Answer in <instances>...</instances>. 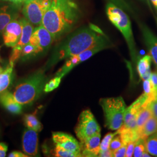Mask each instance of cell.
Returning a JSON list of instances; mask_svg holds the SVG:
<instances>
[{
  "instance_id": "cell-1",
  "label": "cell",
  "mask_w": 157,
  "mask_h": 157,
  "mask_svg": "<svg viewBox=\"0 0 157 157\" xmlns=\"http://www.w3.org/2000/svg\"><path fill=\"white\" fill-rule=\"evenodd\" d=\"M108 41L109 40L107 36L95 25L90 24L83 26L71 34L67 39L56 47L49 64L52 65Z\"/></svg>"
},
{
  "instance_id": "cell-2",
  "label": "cell",
  "mask_w": 157,
  "mask_h": 157,
  "mask_svg": "<svg viewBox=\"0 0 157 157\" xmlns=\"http://www.w3.org/2000/svg\"><path fill=\"white\" fill-rule=\"evenodd\" d=\"M80 17V11L74 0H50L41 24L56 40L75 27Z\"/></svg>"
},
{
  "instance_id": "cell-3",
  "label": "cell",
  "mask_w": 157,
  "mask_h": 157,
  "mask_svg": "<svg viewBox=\"0 0 157 157\" xmlns=\"http://www.w3.org/2000/svg\"><path fill=\"white\" fill-rule=\"evenodd\" d=\"M105 11L109 21L123 35L128 46L132 61L133 62L136 61L137 59V51L128 15L123 10L111 2H108Z\"/></svg>"
},
{
  "instance_id": "cell-4",
  "label": "cell",
  "mask_w": 157,
  "mask_h": 157,
  "mask_svg": "<svg viewBox=\"0 0 157 157\" xmlns=\"http://www.w3.org/2000/svg\"><path fill=\"white\" fill-rule=\"evenodd\" d=\"M45 84V74L42 71H38L17 84L13 95L22 105L31 104L39 97Z\"/></svg>"
},
{
  "instance_id": "cell-5",
  "label": "cell",
  "mask_w": 157,
  "mask_h": 157,
  "mask_svg": "<svg viewBox=\"0 0 157 157\" xmlns=\"http://www.w3.org/2000/svg\"><path fill=\"white\" fill-rule=\"evenodd\" d=\"M105 117V126L112 130H117L124 124L126 105L124 98L119 96L101 98L99 101Z\"/></svg>"
},
{
  "instance_id": "cell-6",
  "label": "cell",
  "mask_w": 157,
  "mask_h": 157,
  "mask_svg": "<svg viewBox=\"0 0 157 157\" xmlns=\"http://www.w3.org/2000/svg\"><path fill=\"white\" fill-rule=\"evenodd\" d=\"M97 133H101V128L94 116L89 109L80 113L75 128V133L80 142Z\"/></svg>"
},
{
  "instance_id": "cell-7",
  "label": "cell",
  "mask_w": 157,
  "mask_h": 157,
  "mask_svg": "<svg viewBox=\"0 0 157 157\" xmlns=\"http://www.w3.org/2000/svg\"><path fill=\"white\" fill-rule=\"evenodd\" d=\"M111 46V44L110 41H108L95 45L78 54L68 58L62 67L60 68L56 72V76H60L62 78L64 76L69 73L73 67L78 65L80 63L87 60L91 56L95 55V54L108 48Z\"/></svg>"
},
{
  "instance_id": "cell-8",
  "label": "cell",
  "mask_w": 157,
  "mask_h": 157,
  "mask_svg": "<svg viewBox=\"0 0 157 157\" xmlns=\"http://www.w3.org/2000/svg\"><path fill=\"white\" fill-rule=\"evenodd\" d=\"M49 2L50 0H33L24 3L22 10L24 17L34 26L41 25Z\"/></svg>"
},
{
  "instance_id": "cell-9",
  "label": "cell",
  "mask_w": 157,
  "mask_h": 157,
  "mask_svg": "<svg viewBox=\"0 0 157 157\" xmlns=\"http://www.w3.org/2000/svg\"><path fill=\"white\" fill-rule=\"evenodd\" d=\"M148 102V96L144 93L141 95L129 107H127L124 124L119 129L129 130H136L137 119L141 109L149 105Z\"/></svg>"
},
{
  "instance_id": "cell-10",
  "label": "cell",
  "mask_w": 157,
  "mask_h": 157,
  "mask_svg": "<svg viewBox=\"0 0 157 157\" xmlns=\"http://www.w3.org/2000/svg\"><path fill=\"white\" fill-rule=\"evenodd\" d=\"M22 23V30L21 38L17 42L16 45L12 48L11 55L10 58L9 64L12 67H14V65L17 60L21 57L22 51L24 46L26 45L29 43L32 34L33 33L34 30V25L24 17L21 18Z\"/></svg>"
},
{
  "instance_id": "cell-11",
  "label": "cell",
  "mask_w": 157,
  "mask_h": 157,
  "mask_svg": "<svg viewBox=\"0 0 157 157\" xmlns=\"http://www.w3.org/2000/svg\"><path fill=\"white\" fill-rule=\"evenodd\" d=\"M54 41L52 35L41 24L34 29L29 43L37 47L40 52H42L48 49Z\"/></svg>"
},
{
  "instance_id": "cell-12",
  "label": "cell",
  "mask_w": 157,
  "mask_h": 157,
  "mask_svg": "<svg viewBox=\"0 0 157 157\" xmlns=\"http://www.w3.org/2000/svg\"><path fill=\"white\" fill-rule=\"evenodd\" d=\"M22 30V23L21 19L18 18L10 23L2 32L4 44L13 48L15 47L21 38Z\"/></svg>"
},
{
  "instance_id": "cell-13",
  "label": "cell",
  "mask_w": 157,
  "mask_h": 157,
  "mask_svg": "<svg viewBox=\"0 0 157 157\" xmlns=\"http://www.w3.org/2000/svg\"><path fill=\"white\" fill-rule=\"evenodd\" d=\"M52 139L55 145L78 154L81 153V145L72 136L63 132H53Z\"/></svg>"
},
{
  "instance_id": "cell-14",
  "label": "cell",
  "mask_w": 157,
  "mask_h": 157,
  "mask_svg": "<svg viewBox=\"0 0 157 157\" xmlns=\"http://www.w3.org/2000/svg\"><path fill=\"white\" fill-rule=\"evenodd\" d=\"M39 139L37 132L32 129H25L22 136V149L24 153L29 157L38 155Z\"/></svg>"
},
{
  "instance_id": "cell-15",
  "label": "cell",
  "mask_w": 157,
  "mask_h": 157,
  "mask_svg": "<svg viewBox=\"0 0 157 157\" xmlns=\"http://www.w3.org/2000/svg\"><path fill=\"white\" fill-rule=\"evenodd\" d=\"M101 133H97L80 142L82 157H98L100 151Z\"/></svg>"
},
{
  "instance_id": "cell-16",
  "label": "cell",
  "mask_w": 157,
  "mask_h": 157,
  "mask_svg": "<svg viewBox=\"0 0 157 157\" xmlns=\"http://www.w3.org/2000/svg\"><path fill=\"white\" fill-rule=\"evenodd\" d=\"M139 25L150 56L157 67V37L145 24L139 22Z\"/></svg>"
},
{
  "instance_id": "cell-17",
  "label": "cell",
  "mask_w": 157,
  "mask_h": 157,
  "mask_svg": "<svg viewBox=\"0 0 157 157\" xmlns=\"http://www.w3.org/2000/svg\"><path fill=\"white\" fill-rule=\"evenodd\" d=\"M19 6L12 4L0 7V34L13 20L18 18Z\"/></svg>"
},
{
  "instance_id": "cell-18",
  "label": "cell",
  "mask_w": 157,
  "mask_h": 157,
  "mask_svg": "<svg viewBox=\"0 0 157 157\" xmlns=\"http://www.w3.org/2000/svg\"><path fill=\"white\" fill-rule=\"evenodd\" d=\"M0 103L8 112L13 114H20L22 111V104L15 100L14 96L8 91L0 93Z\"/></svg>"
},
{
  "instance_id": "cell-19",
  "label": "cell",
  "mask_w": 157,
  "mask_h": 157,
  "mask_svg": "<svg viewBox=\"0 0 157 157\" xmlns=\"http://www.w3.org/2000/svg\"><path fill=\"white\" fill-rule=\"evenodd\" d=\"M151 56L146 55L140 58L137 62V72L141 79L144 81L151 78Z\"/></svg>"
},
{
  "instance_id": "cell-20",
  "label": "cell",
  "mask_w": 157,
  "mask_h": 157,
  "mask_svg": "<svg viewBox=\"0 0 157 157\" xmlns=\"http://www.w3.org/2000/svg\"><path fill=\"white\" fill-rule=\"evenodd\" d=\"M157 132V119L153 115L150 118L140 132L139 137L147 139L150 136Z\"/></svg>"
},
{
  "instance_id": "cell-21",
  "label": "cell",
  "mask_w": 157,
  "mask_h": 157,
  "mask_svg": "<svg viewBox=\"0 0 157 157\" xmlns=\"http://www.w3.org/2000/svg\"><path fill=\"white\" fill-rule=\"evenodd\" d=\"M152 116L151 109L150 107V104L146 107H144L139 113L137 119L136 131L139 136L141 130L143 128L146 122ZM140 138V137H139Z\"/></svg>"
},
{
  "instance_id": "cell-22",
  "label": "cell",
  "mask_w": 157,
  "mask_h": 157,
  "mask_svg": "<svg viewBox=\"0 0 157 157\" xmlns=\"http://www.w3.org/2000/svg\"><path fill=\"white\" fill-rule=\"evenodd\" d=\"M13 67L9 64L5 70L0 73V93L6 91L11 82Z\"/></svg>"
},
{
  "instance_id": "cell-23",
  "label": "cell",
  "mask_w": 157,
  "mask_h": 157,
  "mask_svg": "<svg viewBox=\"0 0 157 157\" xmlns=\"http://www.w3.org/2000/svg\"><path fill=\"white\" fill-rule=\"evenodd\" d=\"M24 123L27 128L39 132L43 129V125L36 117V112L26 114L24 117Z\"/></svg>"
},
{
  "instance_id": "cell-24",
  "label": "cell",
  "mask_w": 157,
  "mask_h": 157,
  "mask_svg": "<svg viewBox=\"0 0 157 157\" xmlns=\"http://www.w3.org/2000/svg\"><path fill=\"white\" fill-rule=\"evenodd\" d=\"M146 147L151 155L157 157V132L146 139Z\"/></svg>"
},
{
  "instance_id": "cell-25",
  "label": "cell",
  "mask_w": 157,
  "mask_h": 157,
  "mask_svg": "<svg viewBox=\"0 0 157 157\" xmlns=\"http://www.w3.org/2000/svg\"><path fill=\"white\" fill-rule=\"evenodd\" d=\"M53 155L56 157H82V155L67 150L60 146H56L53 150Z\"/></svg>"
},
{
  "instance_id": "cell-26",
  "label": "cell",
  "mask_w": 157,
  "mask_h": 157,
  "mask_svg": "<svg viewBox=\"0 0 157 157\" xmlns=\"http://www.w3.org/2000/svg\"><path fill=\"white\" fill-rule=\"evenodd\" d=\"M147 151L146 139L142 137L138 139L136 143L133 156L135 157H143L144 153Z\"/></svg>"
},
{
  "instance_id": "cell-27",
  "label": "cell",
  "mask_w": 157,
  "mask_h": 157,
  "mask_svg": "<svg viewBox=\"0 0 157 157\" xmlns=\"http://www.w3.org/2000/svg\"><path fill=\"white\" fill-rule=\"evenodd\" d=\"M109 2H111L117 6L119 8H121L124 11L128 12L131 15H135L134 10L132 6V4L129 2V0H108Z\"/></svg>"
},
{
  "instance_id": "cell-28",
  "label": "cell",
  "mask_w": 157,
  "mask_h": 157,
  "mask_svg": "<svg viewBox=\"0 0 157 157\" xmlns=\"http://www.w3.org/2000/svg\"><path fill=\"white\" fill-rule=\"evenodd\" d=\"M124 144H126L124 143L123 138L120 133H118L116 132V134L112 138V140L109 146V149L112 152L116 151L121 146H123Z\"/></svg>"
},
{
  "instance_id": "cell-29",
  "label": "cell",
  "mask_w": 157,
  "mask_h": 157,
  "mask_svg": "<svg viewBox=\"0 0 157 157\" xmlns=\"http://www.w3.org/2000/svg\"><path fill=\"white\" fill-rule=\"evenodd\" d=\"M62 78L60 76H56L54 78L51 79L48 83L45 84L44 91L45 93H49L53 91L59 86L61 82Z\"/></svg>"
},
{
  "instance_id": "cell-30",
  "label": "cell",
  "mask_w": 157,
  "mask_h": 157,
  "mask_svg": "<svg viewBox=\"0 0 157 157\" xmlns=\"http://www.w3.org/2000/svg\"><path fill=\"white\" fill-rule=\"evenodd\" d=\"M40 52L37 47L29 43L25 45L22 51L21 56H32L33 54H37Z\"/></svg>"
},
{
  "instance_id": "cell-31",
  "label": "cell",
  "mask_w": 157,
  "mask_h": 157,
  "mask_svg": "<svg viewBox=\"0 0 157 157\" xmlns=\"http://www.w3.org/2000/svg\"><path fill=\"white\" fill-rule=\"evenodd\" d=\"M116 134L115 133H109L105 136L103 140L101 141L100 144V151H105L109 149V146L112 138Z\"/></svg>"
},
{
  "instance_id": "cell-32",
  "label": "cell",
  "mask_w": 157,
  "mask_h": 157,
  "mask_svg": "<svg viewBox=\"0 0 157 157\" xmlns=\"http://www.w3.org/2000/svg\"><path fill=\"white\" fill-rule=\"evenodd\" d=\"M128 144H124L123 146H121L118 150L113 152V157H126V149H127Z\"/></svg>"
},
{
  "instance_id": "cell-33",
  "label": "cell",
  "mask_w": 157,
  "mask_h": 157,
  "mask_svg": "<svg viewBox=\"0 0 157 157\" xmlns=\"http://www.w3.org/2000/svg\"><path fill=\"white\" fill-rule=\"evenodd\" d=\"M136 141H137V140H136L130 141L128 143L127 149H126V157H133Z\"/></svg>"
},
{
  "instance_id": "cell-34",
  "label": "cell",
  "mask_w": 157,
  "mask_h": 157,
  "mask_svg": "<svg viewBox=\"0 0 157 157\" xmlns=\"http://www.w3.org/2000/svg\"><path fill=\"white\" fill-rule=\"evenodd\" d=\"M150 107L151 109L152 115L157 119V100L152 101L150 104Z\"/></svg>"
},
{
  "instance_id": "cell-35",
  "label": "cell",
  "mask_w": 157,
  "mask_h": 157,
  "mask_svg": "<svg viewBox=\"0 0 157 157\" xmlns=\"http://www.w3.org/2000/svg\"><path fill=\"white\" fill-rule=\"evenodd\" d=\"M8 150V146L6 143H0V157H5Z\"/></svg>"
},
{
  "instance_id": "cell-36",
  "label": "cell",
  "mask_w": 157,
  "mask_h": 157,
  "mask_svg": "<svg viewBox=\"0 0 157 157\" xmlns=\"http://www.w3.org/2000/svg\"><path fill=\"white\" fill-rule=\"evenodd\" d=\"M29 157L25 153H23L17 151H13L10 153L8 157Z\"/></svg>"
},
{
  "instance_id": "cell-37",
  "label": "cell",
  "mask_w": 157,
  "mask_h": 157,
  "mask_svg": "<svg viewBox=\"0 0 157 157\" xmlns=\"http://www.w3.org/2000/svg\"><path fill=\"white\" fill-rule=\"evenodd\" d=\"M98 157H113V152L110 149H108L105 151H100Z\"/></svg>"
},
{
  "instance_id": "cell-38",
  "label": "cell",
  "mask_w": 157,
  "mask_h": 157,
  "mask_svg": "<svg viewBox=\"0 0 157 157\" xmlns=\"http://www.w3.org/2000/svg\"><path fill=\"white\" fill-rule=\"evenodd\" d=\"M150 80L154 89L157 91V72H153L151 73Z\"/></svg>"
},
{
  "instance_id": "cell-39",
  "label": "cell",
  "mask_w": 157,
  "mask_h": 157,
  "mask_svg": "<svg viewBox=\"0 0 157 157\" xmlns=\"http://www.w3.org/2000/svg\"><path fill=\"white\" fill-rule=\"evenodd\" d=\"M2 1H8V2H11L12 4L17 5V6H21V4L24 3V2H25V0H2Z\"/></svg>"
},
{
  "instance_id": "cell-40",
  "label": "cell",
  "mask_w": 157,
  "mask_h": 157,
  "mask_svg": "<svg viewBox=\"0 0 157 157\" xmlns=\"http://www.w3.org/2000/svg\"><path fill=\"white\" fill-rule=\"evenodd\" d=\"M151 1L152 4L154 6L155 8L156 9L157 12V0H150Z\"/></svg>"
},
{
  "instance_id": "cell-41",
  "label": "cell",
  "mask_w": 157,
  "mask_h": 157,
  "mask_svg": "<svg viewBox=\"0 0 157 157\" xmlns=\"http://www.w3.org/2000/svg\"><path fill=\"white\" fill-rule=\"evenodd\" d=\"M140 1H143V2H144V3L147 4V5H148V6H150V2H149V0H140Z\"/></svg>"
},
{
  "instance_id": "cell-42",
  "label": "cell",
  "mask_w": 157,
  "mask_h": 157,
  "mask_svg": "<svg viewBox=\"0 0 157 157\" xmlns=\"http://www.w3.org/2000/svg\"><path fill=\"white\" fill-rule=\"evenodd\" d=\"M4 70H3V69L1 67H0V73H1V72H2V71H3Z\"/></svg>"
},
{
  "instance_id": "cell-43",
  "label": "cell",
  "mask_w": 157,
  "mask_h": 157,
  "mask_svg": "<svg viewBox=\"0 0 157 157\" xmlns=\"http://www.w3.org/2000/svg\"><path fill=\"white\" fill-rule=\"evenodd\" d=\"M33 1V0H25V2H24V3H25V2H29V1ZM23 3V4H24Z\"/></svg>"
},
{
  "instance_id": "cell-44",
  "label": "cell",
  "mask_w": 157,
  "mask_h": 157,
  "mask_svg": "<svg viewBox=\"0 0 157 157\" xmlns=\"http://www.w3.org/2000/svg\"><path fill=\"white\" fill-rule=\"evenodd\" d=\"M0 50H1V46H0Z\"/></svg>"
}]
</instances>
